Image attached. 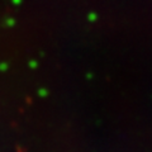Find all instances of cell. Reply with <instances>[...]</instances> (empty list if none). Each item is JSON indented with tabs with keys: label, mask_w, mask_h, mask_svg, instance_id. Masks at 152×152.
Segmentation results:
<instances>
[{
	"label": "cell",
	"mask_w": 152,
	"mask_h": 152,
	"mask_svg": "<svg viewBox=\"0 0 152 152\" xmlns=\"http://www.w3.org/2000/svg\"><path fill=\"white\" fill-rule=\"evenodd\" d=\"M89 20L90 22H95V20H96V14H94V13H91V14H89Z\"/></svg>",
	"instance_id": "6da1fadb"
},
{
	"label": "cell",
	"mask_w": 152,
	"mask_h": 152,
	"mask_svg": "<svg viewBox=\"0 0 152 152\" xmlns=\"http://www.w3.org/2000/svg\"><path fill=\"white\" fill-rule=\"evenodd\" d=\"M47 94H48V93H47V90H45V89H42L41 91H39V95H41V96H46Z\"/></svg>",
	"instance_id": "7a4b0ae2"
}]
</instances>
